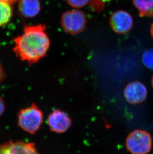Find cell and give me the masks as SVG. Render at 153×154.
<instances>
[{
    "label": "cell",
    "instance_id": "obj_13",
    "mask_svg": "<svg viewBox=\"0 0 153 154\" xmlns=\"http://www.w3.org/2000/svg\"><path fill=\"white\" fill-rule=\"evenodd\" d=\"M68 4L76 8L82 7L88 4L89 0H67Z\"/></svg>",
    "mask_w": 153,
    "mask_h": 154
},
{
    "label": "cell",
    "instance_id": "obj_15",
    "mask_svg": "<svg viewBox=\"0 0 153 154\" xmlns=\"http://www.w3.org/2000/svg\"><path fill=\"white\" fill-rule=\"evenodd\" d=\"M4 76H5V73H4V70L0 64V83L3 81Z\"/></svg>",
    "mask_w": 153,
    "mask_h": 154
},
{
    "label": "cell",
    "instance_id": "obj_10",
    "mask_svg": "<svg viewBox=\"0 0 153 154\" xmlns=\"http://www.w3.org/2000/svg\"><path fill=\"white\" fill-rule=\"evenodd\" d=\"M141 17H153V0H132Z\"/></svg>",
    "mask_w": 153,
    "mask_h": 154
},
{
    "label": "cell",
    "instance_id": "obj_5",
    "mask_svg": "<svg viewBox=\"0 0 153 154\" xmlns=\"http://www.w3.org/2000/svg\"><path fill=\"white\" fill-rule=\"evenodd\" d=\"M110 24L113 31L116 33L127 34L133 28V17L125 11H117L111 16Z\"/></svg>",
    "mask_w": 153,
    "mask_h": 154
},
{
    "label": "cell",
    "instance_id": "obj_3",
    "mask_svg": "<svg viewBox=\"0 0 153 154\" xmlns=\"http://www.w3.org/2000/svg\"><path fill=\"white\" fill-rule=\"evenodd\" d=\"M43 122L41 111L32 104L29 107L22 109L18 115V124L25 131L34 134L39 129Z\"/></svg>",
    "mask_w": 153,
    "mask_h": 154
},
{
    "label": "cell",
    "instance_id": "obj_7",
    "mask_svg": "<svg viewBox=\"0 0 153 154\" xmlns=\"http://www.w3.org/2000/svg\"><path fill=\"white\" fill-rule=\"evenodd\" d=\"M0 154H38L34 144L22 141H9L0 144Z\"/></svg>",
    "mask_w": 153,
    "mask_h": 154
},
{
    "label": "cell",
    "instance_id": "obj_9",
    "mask_svg": "<svg viewBox=\"0 0 153 154\" xmlns=\"http://www.w3.org/2000/svg\"><path fill=\"white\" fill-rule=\"evenodd\" d=\"M19 12L22 16L34 17L40 11L39 0H20L19 5Z\"/></svg>",
    "mask_w": 153,
    "mask_h": 154
},
{
    "label": "cell",
    "instance_id": "obj_8",
    "mask_svg": "<svg viewBox=\"0 0 153 154\" xmlns=\"http://www.w3.org/2000/svg\"><path fill=\"white\" fill-rule=\"evenodd\" d=\"M48 124L52 131L63 133L69 129L71 124V119L65 112L55 110L48 117Z\"/></svg>",
    "mask_w": 153,
    "mask_h": 154
},
{
    "label": "cell",
    "instance_id": "obj_18",
    "mask_svg": "<svg viewBox=\"0 0 153 154\" xmlns=\"http://www.w3.org/2000/svg\"><path fill=\"white\" fill-rule=\"evenodd\" d=\"M152 87H153V76H152Z\"/></svg>",
    "mask_w": 153,
    "mask_h": 154
},
{
    "label": "cell",
    "instance_id": "obj_11",
    "mask_svg": "<svg viewBox=\"0 0 153 154\" xmlns=\"http://www.w3.org/2000/svg\"><path fill=\"white\" fill-rule=\"evenodd\" d=\"M13 15L12 7L10 4L0 2V26L9 23Z\"/></svg>",
    "mask_w": 153,
    "mask_h": 154
},
{
    "label": "cell",
    "instance_id": "obj_6",
    "mask_svg": "<svg viewBox=\"0 0 153 154\" xmlns=\"http://www.w3.org/2000/svg\"><path fill=\"white\" fill-rule=\"evenodd\" d=\"M147 89L143 83L135 81L131 82L124 89V96L129 103L138 104L144 102L147 96Z\"/></svg>",
    "mask_w": 153,
    "mask_h": 154
},
{
    "label": "cell",
    "instance_id": "obj_16",
    "mask_svg": "<svg viewBox=\"0 0 153 154\" xmlns=\"http://www.w3.org/2000/svg\"><path fill=\"white\" fill-rule=\"evenodd\" d=\"M18 0H0V2H5L10 4H12L16 3Z\"/></svg>",
    "mask_w": 153,
    "mask_h": 154
},
{
    "label": "cell",
    "instance_id": "obj_17",
    "mask_svg": "<svg viewBox=\"0 0 153 154\" xmlns=\"http://www.w3.org/2000/svg\"><path fill=\"white\" fill-rule=\"evenodd\" d=\"M150 32L151 34V35H152V38H153V23H152V25H151V26Z\"/></svg>",
    "mask_w": 153,
    "mask_h": 154
},
{
    "label": "cell",
    "instance_id": "obj_12",
    "mask_svg": "<svg viewBox=\"0 0 153 154\" xmlns=\"http://www.w3.org/2000/svg\"><path fill=\"white\" fill-rule=\"evenodd\" d=\"M142 61L145 67L153 70V48H149L143 52Z\"/></svg>",
    "mask_w": 153,
    "mask_h": 154
},
{
    "label": "cell",
    "instance_id": "obj_2",
    "mask_svg": "<svg viewBox=\"0 0 153 154\" xmlns=\"http://www.w3.org/2000/svg\"><path fill=\"white\" fill-rule=\"evenodd\" d=\"M126 145L132 154H147L152 149V137L147 131L136 130L129 134Z\"/></svg>",
    "mask_w": 153,
    "mask_h": 154
},
{
    "label": "cell",
    "instance_id": "obj_4",
    "mask_svg": "<svg viewBox=\"0 0 153 154\" xmlns=\"http://www.w3.org/2000/svg\"><path fill=\"white\" fill-rule=\"evenodd\" d=\"M87 23V18L83 12L77 10L65 12L61 17V25L66 32L79 34L84 31Z\"/></svg>",
    "mask_w": 153,
    "mask_h": 154
},
{
    "label": "cell",
    "instance_id": "obj_14",
    "mask_svg": "<svg viewBox=\"0 0 153 154\" xmlns=\"http://www.w3.org/2000/svg\"><path fill=\"white\" fill-rule=\"evenodd\" d=\"M6 108L5 103L3 98L0 96V116H1L4 112Z\"/></svg>",
    "mask_w": 153,
    "mask_h": 154
},
{
    "label": "cell",
    "instance_id": "obj_1",
    "mask_svg": "<svg viewBox=\"0 0 153 154\" xmlns=\"http://www.w3.org/2000/svg\"><path fill=\"white\" fill-rule=\"evenodd\" d=\"M45 29L44 25L28 26L22 35L15 38L14 51L20 60L33 64L46 55L50 41Z\"/></svg>",
    "mask_w": 153,
    "mask_h": 154
}]
</instances>
